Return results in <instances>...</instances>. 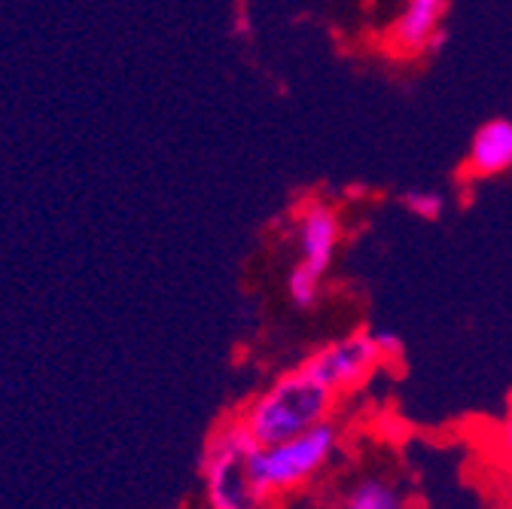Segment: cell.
Listing matches in <instances>:
<instances>
[{
    "instance_id": "12",
    "label": "cell",
    "mask_w": 512,
    "mask_h": 509,
    "mask_svg": "<svg viewBox=\"0 0 512 509\" xmlns=\"http://www.w3.org/2000/svg\"><path fill=\"white\" fill-rule=\"evenodd\" d=\"M500 449H503V455H506V461L512 464V415L503 421V427H500Z\"/></svg>"
},
{
    "instance_id": "5",
    "label": "cell",
    "mask_w": 512,
    "mask_h": 509,
    "mask_svg": "<svg viewBox=\"0 0 512 509\" xmlns=\"http://www.w3.org/2000/svg\"><path fill=\"white\" fill-rule=\"evenodd\" d=\"M299 244H302V263L324 275L333 263V253L339 244V220L330 208L314 205L299 223Z\"/></svg>"
},
{
    "instance_id": "10",
    "label": "cell",
    "mask_w": 512,
    "mask_h": 509,
    "mask_svg": "<svg viewBox=\"0 0 512 509\" xmlns=\"http://www.w3.org/2000/svg\"><path fill=\"white\" fill-rule=\"evenodd\" d=\"M403 205L412 214H418L421 220H439L445 211V199L439 193H433V189H412V193L403 196Z\"/></svg>"
},
{
    "instance_id": "6",
    "label": "cell",
    "mask_w": 512,
    "mask_h": 509,
    "mask_svg": "<svg viewBox=\"0 0 512 509\" xmlns=\"http://www.w3.org/2000/svg\"><path fill=\"white\" fill-rule=\"evenodd\" d=\"M512 168V119H491L473 138L470 171L479 177H497Z\"/></svg>"
},
{
    "instance_id": "2",
    "label": "cell",
    "mask_w": 512,
    "mask_h": 509,
    "mask_svg": "<svg viewBox=\"0 0 512 509\" xmlns=\"http://www.w3.org/2000/svg\"><path fill=\"white\" fill-rule=\"evenodd\" d=\"M333 406V391L314 381L305 369L284 375L281 381L250 406L244 415V427L256 439V445L284 442L320 421H327Z\"/></svg>"
},
{
    "instance_id": "1",
    "label": "cell",
    "mask_w": 512,
    "mask_h": 509,
    "mask_svg": "<svg viewBox=\"0 0 512 509\" xmlns=\"http://www.w3.org/2000/svg\"><path fill=\"white\" fill-rule=\"evenodd\" d=\"M336 449V427L320 421L284 442L275 445H253L247 455V482L253 503H266L284 491L308 482Z\"/></svg>"
},
{
    "instance_id": "8",
    "label": "cell",
    "mask_w": 512,
    "mask_h": 509,
    "mask_svg": "<svg viewBox=\"0 0 512 509\" xmlns=\"http://www.w3.org/2000/svg\"><path fill=\"white\" fill-rule=\"evenodd\" d=\"M348 509H400L403 506V494L397 485L381 482V479H363L357 482L348 497H345Z\"/></svg>"
},
{
    "instance_id": "11",
    "label": "cell",
    "mask_w": 512,
    "mask_h": 509,
    "mask_svg": "<svg viewBox=\"0 0 512 509\" xmlns=\"http://www.w3.org/2000/svg\"><path fill=\"white\" fill-rule=\"evenodd\" d=\"M372 339H375V345L381 351V360H397V357H403V339L397 333H391V330H375Z\"/></svg>"
},
{
    "instance_id": "4",
    "label": "cell",
    "mask_w": 512,
    "mask_h": 509,
    "mask_svg": "<svg viewBox=\"0 0 512 509\" xmlns=\"http://www.w3.org/2000/svg\"><path fill=\"white\" fill-rule=\"evenodd\" d=\"M381 363V351L372 339V333H354L324 351H317L302 369L320 381L333 394L342 388H354Z\"/></svg>"
},
{
    "instance_id": "13",
    "label": "cell",
    "mask_w": 512,
    "mask_h": 509,
    "mask_svg": "<svg viewBox=\"0 0 512 509\" xmlns=\"http://www.w3.org/2000/svg\"><path fill=\"white\" fill-rule=\"evenodd\" d=\"M445 43H448V31L439 25V28L430 34V40H427V52H442V49H445Z\"/></svg>"
},
{
    "instance_id": "3",
    "label": "cell",
    "mask_w": 512,
    "mask_h": 509,
    "mask_svg": "<svg viewBox=\"0 0 512 509\" xmlns=\"http://www.w3.org/2000/svg\"><path fill=\"white\" fill-rule=\"evenodd\" d=\"M256 439L244 427V421L223 427L202 458V476L208 482L211 506L217 509H241L253 506L250 482H247V455L253 452Z\"/></svg>"
},
{
    "instance_id": "9",
    "label": "cell",
    "mask_w": 512,
    "mask_h": 509,
    "mask_svg": "<svg viewBox=\"0 0 512 509\" xmlns=\"http://www.w3.org/2000/svg\"><path fill=\"white\" fill-rule=\"evenodd\" d=\"M320 278L324 275H317L314 269H308L305 263H299L287 281V293L293 299L296 308H311L317 302V293H320Z\"/></svg>"
},
{
    "instance_id": "7",
    "label": "cell",
    "mask_w": 512,
    "mask_h": 509,
    "mask_svg": "<svg viewBox=\"0 0 512 509\" xmlns=\"http://www.w3.org/2000/svg\"><path fill=\"white\" fill-rule=\"evenodd\" d=\"M445 0H409V7L397 19L391 31V43L403 52H421L427 49L430 34L442 25Z\"/></svg>"
}]
</instances>
